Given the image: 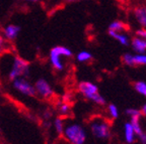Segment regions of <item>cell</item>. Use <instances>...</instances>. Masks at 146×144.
Returning <instances> with one entry per match:
<instances>
[{
	"mask_svg": "<svg viewBox=\"0 0 146 144\" xmlns=\"http://www.w3.org/2000/svg\"><path fill=\"white\" fill-rule=\"evenodd\" d=\"M30 63L23 58L12 52L0 54V77L6 82H12L18 78L29 76Z\"/></svg>",
	"mask_w": 146,
	"mask_h": 144,
	"instance_id": "obj_1",
	"label": "cell"
},
{
	"mask_svg": "<svg viewBox=\"0 0 146 144\" xmlns=\"http://www.w3.org/2000/svg\"><path fill=\"white\" fill-rule=\"evenodd\" d=\"M62 136L68 144H85L87 141V130L80 123L70 121L65 123Z\"/></svg>",
	"mask_w": 146,
	"mask_h": 144,
	"instance_id": "obj_2",
	"label": "cell"
},
{
	"mask_svg": "<svg viewBox=\"0 0 146 144\" xmlns=\"http://www.w3.org/2000/svg\"><path fill=\"white\" fill-rule=\"evenodd\" d=\"M79 94L87 101L92 102L98 106H105L107 102L103 95L100 94L98 85L90 81H81L77 86Z\"/></svg>",
	"mask_w": 146,
	"mask_h": 144,
	"instance_id": "obj_3",
	"label": "cell"
},
{
	"mask_svg": "<svg viewBox=\"0 0 146 144\" xmlns=\"http://www.w3.org/2000/svg\"><path fill=\"white\" fill-rule=\"evenodd\" d=\"M72 50L64 45H56L49 52V62L52 68L57 72H62L65 69V60L72 58Z\"/></svg>",
	"mask_w": 146,
	"mask_h": 144,
	"instance_id": "obj_4",
	"label": "cell"
},
{
	"mask_svg": "<svg viewBox=\"0 0 146 144\" xmlns=\"http://www.w3.org/2000/svg\"><path fill=\"white\" fill-rule=\"evenodd\" d=\"M88 129L91 135L98 140H108L112 135V128L110 122L100 116L91 118L88 123Z\"/></svg>",
	"mask_w": 146,
	"mask_h": 144,
	"instance_id": "obj_5",
	"label": "cell"
},
{
	"mask_svg": "<svg viewBox=\"0 0 146 144\" xmlns=\"http://www.w3.org/2000/svg\"><path fill=\"white\" fill-rule=\"evenodd\" d=\"M11 83V87L17 94L21 95L23 97L27 98H34L36 97V90H35L34 84L31 83L27 77L23 78H18V79L13 80Z\"/></svg>",
	"mask_w": 146,
	"mask_h": 144,
	"instance_id": "obj_6",
	"label": "cell"
},
{
	"mask_svg": "<svg viewBox=\"0 0 146 144\" xmlns=\"http://www.w3.org/2000/svg\"><path fill=\"white\" fill-rule=\"evenodd\" d=\"M36 95L44 100H49L54 96V89L48 80L45 78H40L34 84Z\"/></svg>",
	"mask_w": 146,
	"mask_h": 144,
	"instance_id": "obj_7",
	"label": "cell"
},
{
	"mask_svg": "<svg viewBox=\"0 0 146 144\" xmlns=\"http://www.w3.org/2000/svg\"><path fill=\"white\" fill-rule=\"evenodd\" d=\"M133 19L137 25L142 28H146V6H137L133 9Z\"/></svg>",
	"mask_w": 146,
	"mask_h": 144,
	"instance_id": "obj_8",
	"label": "cell"
},
{
	"mask_svg": "<svg viewBox=\"0 0 146 144\" xmlns=\"http://www.w3.org/2000/svg\"><path fill=\"white\" fill-rule=\"evenodd\" d=\"M21 32V27L16 24H8L2 28V37L5 41H13Z\"/></svg>",
	"mask_w": 146,
	"mask_h": 144,
	"instance_id": "obj_9",
	"label": "cell"
},
{
	"mask_svg": "<svg viewBox=\"0 0 146 144\" xmlns=\"http://www.w3.org/2000/svg\"><path fill=\"white\" fill-rule=\"evenodd\" d=\"M123 135L124 140L127 144H132L135 142L137 138V134L133 128L132 124L130 122H126L123 126Z\"/></svg>",
	"mask_w": 146,
	"mask_h": 144,
	"instance_id": "obj_10",
	"label": "cell"
},
{
	"mask_svg": "<svg viewBox=\"0 0 146 144\" xmlns=\"http://www.w3.org/2000/svg\"><path fill=\"white\" fill-rule=\"evenodd\" d=\"M135 54H144L146 52V39L134 36L130 41V45Z\"/></svg>",
	"mask_w": 146,
	"mask_h": 144,
	"instance_id": "obj_11",
	"label": "cell"
},
{
	"mask_svg": "<svg viewBox=\"0 0 146 144\" xmlns=\"http://www.w3.org/2000/svg\"><path fill=\"white\" fill-rule=\"evenodd\" d=\"M109 35L112 38H114L115 41L118 43H120L123 46H128L130 45L131 38L128 35V33L126 31L123 32H109Z\"/></svg>",
	"mask_w": 146,
	"mask_h": 144,
	"instance_id": "obj_12",
	"label": "cell"
},
{
	"mask_svg": "<svg viewBox=\"0 0 146 144\" xmlns=\"http://www.w3.org/2000/svg\"><path fill=\"white\" fill-rule=\"evenodd\" d=\"M126 24L121 20H114L110 23L108 32H123L126 31Z\"/></svg>",
	"mask_w": 146,
	"mask_h": 144,
	"instance_id": "obj_13",
	"label": "cell"
},
{
	"mask_svg": "<svg viewBox=\"0 0 146 144\" xmlns=\"http://www.w3.org/2000/svg\"><path fill=\"white\" fill-rule=\"evenodd\" d=\"M75 59L80 63H89L92 60V54H91V52H87V50H80V52H78L76 54Z\"/></svg>",
	"mask_w": 146,
	"mask_h": 144,
	"instance_id": "obj_14",
	"label": "cell"
},
{
	"mask_svg": "<svg viewBox=\"0 0 146 144\" xmlns=\"http://www.w3.org/2000/svg\"><path fill=\"white\" fill-rule=\"evenodd\" d=\"M133 65L134 67H145L146 52H144V54H133Z\"/></svg>",
	"mask_w": 146,
	"mask_h": 144,
	"instance_id": "obj_15",
	"label": "cell"
},
{
	"mask_svg": "<svg viewBox=\"0 0 146 144\" xmlns=\"http://www.w3.org/2000/svg\"><path fill=\"white\" fill-rule=\"evenodd\" d=\"M64 127H65V121L62 119L61 117L55 118L54 121H53V128H54L55 132L57 133L58 135L62 136V133H63Z\"/></svg>",
	"mask_w": 146,
	"mask_h": 144,
	"instance_id": "obj_16",
	"label": "cell"
},
{
	"mask_svg": "<svg viewBox=\"0 0 146 144\" xmlns=\"http://www.w3.org/2000/svg\"><path fill=\"white\" fill-rule=\"evenodd\" d=\"M57 109L61 116H68L71 112V106L69 105V103H67V101H62L58 103Z\"/></svg>",
	"mask_w": 146,
	"mask_h": 144,
	"instance_id": "obj_17",
	"label": "cell"
},
{
	"mask_svg": "<svg viewBox=\"0 0 146 144\" xmlns=\"http://www.w3.org/2000/svg\"><path fill=\"white\" fill-rule=\"evenodd\" d=\"M134 90L136 91L140 96L146 98V82L144 81H137L133 85Z\"/></svg>",
	"mask_w": 146,
	"mask_h": 144,
	"instance_id": "obj_18",
	"label": "cell"
},
{
	"mask_svg": "<svg viewBox=\"0 0 146 144\" xmlns=\"http://www.w3.org/2000/svg\"><path fill=\"white\" fill-rule=\"evenodd\" d=\"M126 115H127L129 119L132 120V119H141V116H142V113L141 110L137 108H128L126 109L125 111Z\"/></svg>",
	"mask_w": 146,
	"mask_h": 144,
	"instance_id": "obj_19",
	"label": "cell"
},
{
	"mask_svg": "<svg viewBox=\"0 0 146 144\" xmlns=\"http://www.w3.org/2000/svg\"><path fill=\"white\" fill-rule=\"evenodd\" d=\"M108 115L110 118L112 119H118L120 116V110H119L118 106H116L115 104H109L108 105Z\"/></svg>",
	"mask_w": 146,
	"mask_h": 144,
	"instance_id": "obj_20",
	"label": "cell"
},
{
	"mask_svg": "<svg viewBox=\"0 0 146 144\" xmlns=\"http://www.w3.org/2000/svg\"><path fill=\"white\" fill-rule=\"evenodd\" d=\"M140 120L141 119H132V120L129 121L131 124H132L133 128H134L135 132H136V134H137V137H138V136L143 132V128H142V125H141Z\"/></svg>",
	"mask_w": 146,
	"mask_h": 144,
	"instance_id": "obj_21",
	"label": "cell"
},
{
	"mask_svg": "<svg viewBox=\"0 0 146 144\" xmlns=\"http://www.w3.org/2000/svg\"><path fill=\"white\" fill-rule=\"evenodd\" d=\"M123 63L127 67H134L133 65V54L132 52H126L122 56Z\"/></svg>",
	"mask_w": 146,
	"mask_h": 144,
	"instance_id": "obj_22",
	"label": "cell"
},
{
	"mask_svg": "<svg viewBox=\"0 0 146 144\" xmlns=\"http://www.w3.org/2000/svg\"><path fill=\"white\" fill-rule=\"evenodd\" d=\"M135 36H138V37H140V38L146 39V28L139 27V28L136 29V31H135Z\"/></svg>",
	"mask_w": 146,
	"mask_h": 144,
	"instance_id": "obj_23",
	"label": "cell"
},
{
	"mask_svg": "<svg viewBox=\"0 0 146 144\" xmlns=\"http://www.w3.org/2000/svg\"><path fill=\"white\" fill-rule=\"evenodd\" d=\"M4 48H5V39L0 35V54L3 52Z\"/></svg>",
	"mask_w": 146,
	"mask_h": 144,
	"instance_id": "obj_24",
	"label": "cell"
},
{
	"mask_svg": "<svg viewBox=\"0 0 146 144\" xmlns=\"http://www.w3.org/2000/svg\"><path fill=\"white\" fill-rule=\"evenodd\" d=\"M138 137H139V140L142 144H146V133L144 132V131L140 134L139 136H138Z\"/></svg>",
	"mask_w": 146,
	"mask_h": 144,
	"instance_id": "obj_25",
	"label": "cell"
},
{
	"mask_svg": "<svg viewBox=\"0 0 146 144\" xmlns=\"http://www.w3.org/2000/svg\"><path fill=\"white\" fill-rule=\"evenodd\" d=\"M141 113H142V115H144L146 117V103L144 104L143 106H142V108H141Z\"/></svg>",
	"mask_w": 146,
	"mask_h": 144,
	"instance_id": "obj_26",
	"label": "cell"
},
{
	"mask_svg": "<svg viewBox=\"0 0 146 144\" xmlns=\"http://www.w3.org/2000/svg\"><path fill=\"white\" fill-rule=\"evenodd\" d=\"M66 2H75V1H78V0H65Z\"/></svg>",
	"mask_w": 146,
	"mask_h": 144,
	"instance_id": "obj_27",
	"label": "cell"
},
{
	"mask_svg": "<svg viewBox=\"0 0 146 144\" xmlns=\"http://www.w3.org/2000/svg\"><path fill=\"white\" fill-rule=\"evenodd\" d=\"M0 90H1V88H0Z\"/></svg>",
	"mask_w": 146,
	"mask_h": 144,
	"instance_id": "obj_28",
	"label": "cell"
}]
</instances>
